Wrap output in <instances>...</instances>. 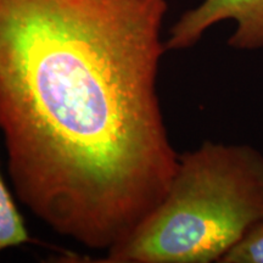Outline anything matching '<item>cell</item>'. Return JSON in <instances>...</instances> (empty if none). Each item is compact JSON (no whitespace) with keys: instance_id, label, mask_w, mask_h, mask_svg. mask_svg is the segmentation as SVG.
I'll use <instances>...</instances> for the list:
<instances>
[{"instance_id":"obj_3","label":"cell","mask_w":263,"mask_h":263,"mask_svg":"<svg viewBox=\"0 0 263 263\" xmlns=\"http://www.w3.org/2000/svg\"><path fill=\"white\" fill-rule=\"evenodd\" d=\"M229 20L235 22V31L228 39L230 48L263 49V0H202L171 27L164 41L167 51L194 47L207 29Z\"/></svg>"},{"instance_id":"obj_1","label":"cell","mask_w":263,"mask_h":263,"mask_svg":"<svg viewBox=\"0 0 263 263\" xmlns=\"http://www.w3.org/2000/svg\"><path fill=\"white\" fill-rule=\"evenodd\" d=\"M167 0H0V134L20 202L106 252L178 167L157 89Z\"/></svg>"},{"instance_id":"obj_4","label":"cell","mask_w":263,"mask_h":263,"mask_svg":"<svg viewBox=\"0 0 263 263\" xmlns=\"http://www.w3.org/2000/svg\"><path fill=\"white\" fill-rule=\"evenodd\" d=\"M34 242L0 168V254Z\"/></svg>"},{"instance_id":"obj_5","label":"cell","mask_w":263,"mask_h":263,"mask_svg":"<svg viewBox=\"0 0 263 263\" xmlns=\"http://www.w3.org/2000/svg\"><path fill=\"white\" fill-rule=\"evenodd\" d=\"M219 263H263V223L250 230Z\"/></svg>"},{"instance_id":"obj_2","label":"cell","mask_w":263,"mask_h":263,"mask_svg":"<svg viewBox=\"0 0 263 263\" xmlns=\"http://www.w3.org/2000/svg\"><path fill=\"white\" fill-rule=\"evenodd\" d=\"M259 223L263 153L205 140L179 154L162 201L99 262L219 263Z\"/></svg>"}]
</instances>
